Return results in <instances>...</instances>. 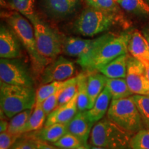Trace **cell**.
Wrapping results in <instances>:
<instances>
[{"label":"cell","instance_id":"obj_1","mask_svg":"<svg viewBox=\"0 0 149 149\" xmlns=\"http://www.w3.org/2000/svg\"><path fill=\"white\" fill-rule=\"evenodd\" d=\"M130 37L129 33H107L97 37L91 49L78 58L77 62L85 71H97L99 68L110 61L128 53Z\"/></svg>","mask_w":149,"mask_h":149},{"label":"cell","instance_id":"obj_2","mask_svg":"<svg viewBox=\"0 0 149 149\" xmlns=\"http://www.w3.org/2000/svg\"><path fill=\"white\" fill-rule=\"evenodd\" d=\"M1 17L27 51L33 70L37 74H41L48 62L40 55L37 50L33 24L27 18L16 10L1 13Z\"/></svg>","mask_w":149,"mask_h":149},{"label":"cell","instance_id":"obj_3","mask_svg":"<svg viewBox=\"0 0 149 149\" xmlns=\"http://www.w3.org/2000/svg\"><path fill=\"white\" fill-rule=\"evenodd\" d=\"M133 134L117 125L108 117L95 123L91 130V144L108 149H131Z\"/></svg>","mask_w":149,"mask_h":149},{"label":"cell","instance_id":"obj_4","mask_svg":"<svg viewBox=\"0 0 149 149\" xmlns=\"http://www.w3.org/2000/svg\"><path fill=\"white\" fill-rule=\"evenodd\" d=\"M36 104V92L33 87L13 85L0 82V105L8 118L28 109H32Z\"/></svg>","mask_w":149,"mask_h":149},{"label":"cell","instance_id":"obj_5","mask_svg":"<svg viewBox=\"0 0 149 149\" xmlns=\"http://www.w3.org/2000/svg\"><path fill=\"white\" fill-rule=\"evenodd\" d=\"M115 13L89 7L74 22V31L85 37H93L109 30L117 22Z\"/></svg>","mask_w":149,"mask_h":149},{"label":"cell","instance_id":"obj_6","mask_svg":"<svg viewBox=\"0 0 149 149\" xmlns=\"http://www.w3.org/2000/svg\"><path fill=\"white\" fill-rule=\"evenodd\" d=\"M107 117L117 125L133 134L143 129L144 122L131 96L112 100Z\"/></svg>","mask_w":149,"mask_h":149},{"label":"cell","instance_id":"obj_7","mask_svg":"<svg viewBox=\"0 0 149 149\" xmlns=\"http://www.w3.org/2000/svg\"><path fill=\"white\" fill-rule=\"evenodd\" d=\"M32 24L39 53L50 64L62 52L63 40L58 33L39 17Z\"/></svg>","mask_w":149,"mask_h":149},{"label":"cell","instance_id":"obj_8","mask_svg":"<svg viewBox=\"0 0 149 149\" xmlns=\"http://www.w3.org/2000/svg\"><path fill=\"white\" fill-rule=\"evenodd\" d=\"M1 81L8 84L33 87V79L29 70L17 59H3L0 60Z\"/></svg>","mask_w":149,"mask_h":149},{"label":"cell","instance_id":"obj_9","mask_svg":"<svg viewBox=\"0 0 149 149\" xmlns=\"http://www.w3.org/2000/svg\"><path fill=\"white\" fill-rule=\"evenodd\" d=\"M126 80L133 94L149 95V80L147 77L144 64L139 59L128 56Z\"/></svg>","mask_w":149,"mask_h":149},{"label":"cell","instance_id":"obj_10","mask_svg":"<svg viewBox=\"0 0 149 149\" xmlns=\"http://www.w3.org/2000/svg\"><path fill=\"white\" fill-rule=\"evenodd\" d=\"M75 67L73 62L63 56L52 61L41 73V82L46 84L55 81H65L73 77Z\"/></svg>","mask_w":149,"mask_h":149},{"label":"cell","instance_id":"obj_11","mask_svg":"<svg viewBox=\"0 0 149 149\" xmlns=\"http://www.w3.org/2000/svg\"><path fill=\"white\" fill-rule=\"evenodd\" d=\"M22 55L21 43L10 27L1 25L0 57L3 59H17Z\"/></svg>","mask_w":149,"mask_h":149},{"label":"cell","instance_id":"obj_12","mask_svg":"<svg viewBox=\"0 0 149 149\" xmlns=\"http://www.w3.org/2000/svg\"><path fill=\"white\" fill-rule=\"evenodd\" d=\"M93 124L94 123L89 119L86 111H78L73 118L67 123V130L68 133L78 137L84 144H86Z\"/></svg>","mask_w":149,"mask_h":149},{"label":"cell","instance_id":"obj_13","mask_svg":"<svg viewBox=\"0 0 149 149\" xmlns=\"http://www.w3.org/2000/svg\"><path fill=\"white\" fill-rule=\"evenodd\" d=\"M78 113L77 93L69 102L59 106L47 116L44 126L54 124H67Z\"/></svg>","mask_w":149,"mask_h":149},{"label":"cell","instance_id":"obj_14","mask_svg":"<svg viewBox=\"0 0 149 149\" xmlns=\"http://www.w3.org/2000/svg\"><path fill=\"white\" fill-rule=\"evenodd\" d=\"M43 6L50 15L64 17L72 14L79 5V0H42Z\"/></svg>","mask_w":149,"mask_h":149},{"label":"cell","instance_id":"obj_15","mask_svg":"<svg viewBox=\"0 0 149 149\" xmlns=\"http://www.w3.org/2000/svg\"><path fill=\"white\" fill-rule=\"evenodd\" d=\"M95 39L88 40L80 37H66L62 43V52L65 55L79 58L85 55L94 44Z\"/></svg>","mask_w":149,"mask_h":149},{"label":"cell","instance_id":"obj_16","mask_svg":"<svg viewBox=\"0 0 149 149\" xmlns=\"http://www.w3.org/2000/svg\"><path fill=\"white\" fill-rule=\"evenodd\" d=\"M66 133H68L67 124H54L44 126L40 130L31 132V134H29L28 137L54 144Z\"/></svg>","mask_w":149,"mask_h":149},{"label":"cell","instance_id":"obj_17","mask_svg":"<svg viewBox=\"0 0 149 149\" xmlns=\"http://www.w3.org/2000/svg\"><path fill=\"white\" fill-rule=\"evenodd\" d=\"M127 54L120 55L107 64L102 66L97 70L108 78H126L127 71V60L128 58Z\"/></svg>","mask_w":149,"mask_h":149},{"label":"cell","instance_id":"obj_18","mask_svg":"<svg viewBox=\"0 0 149 149\" xmlns=\"http://www.w3.org/2000/svg\"><path fill=\"white\" fill-rule=\"evenodd\" d=\"M112 95L109 89L105 86L101 94L99 95L91 109L86 110L89 119L93 123L97 122L105 116L109 110Z\"/></svg>","mask_w":149,"mask_h":149},{"label":"cell","instance_id":"obj_19","mask_svg":"<svg viewBox=\"0 0 149 149\" xmlns=\"http://www.w3.org/2000/svg\"><path fill=\"white\" fill-rule=\"evenodd\" d=\"M91 72L87 76V91L88 95V110L94 105L96 100L105 88L107 77L101 72Z\"/></svg>","mask_w":149,"mask_h":149},{"label":"cell","instance_id":"obj_20","mask_svg":"<svg viewBox=\"0 0 149 149\" xmlns=\"http://www.w3.org/2000/svg\"><path fill=\"white\" fill-rule=\"evenodd\" d=\"M128 52L136 58L149 61V46L141 32L135 31L130 34Z\"/></svg>","mask_w":149,"mask_h":149},{"label":"cell","instance_id":"obj_21","mask_svg":"<svg viewBox=\"0 0 149 149\" xmlns=\"http://www.w3.org/2000/svg\"><path fill=\"white\" fill-rule=\"evenodd\" d=\"M77 78V75L65 81H55L43 84L36 91V104H41L46 98L57 91L64 88Z\"/></svg>","mask_w":149,"mask_h":149},{"label":"cell","instance_id":"obj_22","mask_svg":"<svg viewBox=\"0 0 149 149\" xmlns=\"http://www.w3.org/2000/svg\"><path fill=\"white\" fill-rule=\"evenodd\" d=\"M106 87L112 95V100L126 98L132 96L133 93L130 90L125 78H108Z\"/></svg>","mask_w":149,"mask_h":149},{"label":"cell","instance_id":"obj_23","mask_svg":"<svg viewBox=\"0 0 149 149\" xmlns=\"http://www.w3.org/2000/svg\"><path fill=\"white\" fill-rule=\"evenodd\" d=\"M46 114L42 109V104H35L34 110L32 111L29 120L25 124L22 130V134H26L40 130L45 124L46 120Z\"/></svg>","mask_w":149,"mask_h":149},{"label":"cell","instance_id":"obj_24","mask_svg":"<svg viewBox=\"0 0 149 149\" xmlns=\"http://www.w3.org/2000/svg\"><path fill=\"white\" fill-rule=\"evenodd\" d=\"M120 8L136 15H149V5L144 0H115Z\"/></svg>","mask_w":149,"mask_h":149},{"label":"cell","instance_id":"obj_25","mask_svg":"<svg viewBox=\"0 0 149 149\" xmlns=\"http://www.w3.org/2000/svg\"><path fill=\"white\" fill-rule=\"evenodd\" d=\"M35 0H10V5L32 24L38 17L35 13Z\"/></svg>","mask_w":149,"mask_h":149},{"label":"cell","instance_id":"obj_26","mask_svg":"<svg viewBox=\"0 0 149 149\" xmlns=\"http://www.w3.org/2000/svg\"><path fill=\"white\" fill-rule=\"evenodd\" d=\"M32 109H28L12 117L10 122L7 131L15 135H21L22 130L29 120L31 113Z\"/></svg>","mask_w":149,"mask_h":149},{"label":"cell","instance_id":"obj_27","mask_svg":"<svg viewBox=\"0 0 149 149\" xmlns=\"http://www.w3.org/2000/svg\"><path fill=\"white\" fill-rule=\"evenodd\" d=\"M88 95L87 91V76L80 73V77L77 83V108L78 111L88 110Z\"/></svg>","mask_w":149,"mask_h":149},{"label":"cell","instance_id":"obj_28","mask_svg":"<svg viewBox=\"0 0 149 149\" xmlns=\"http://www.w3.org/2000/svg\"><path fill=\"white\" fill-rule=\"evenodd\" d=\"M131 97L139 110L143 122L149 128V97L135 94Z\"/></svg>","mask_w":149,"mask_h":149},{"label":"cell","instance_id":"obj_29","mask_svg":"<svg viewBox=\"0 0 149 149\" xmlns=\"http://www.w3.org/2000/svg\"><path fill=\"white\" fill-rule=\"evenodd\" d=\"M131 149H149V129H141L133 136Z\"/></svg>","mask_w":149,"mask_h":149},{"label":"cell","instance_id":"obj_30","mask_svg":"<svg viewBox=\"0 0 149 149\" xmlns=\"http://www.w3.org/2000/svg\"><path fill=\"white\" fill-rule=\"evenodd\" d=\"M84 144L78 137L70 133H66L53 145L58 148L70 149Z\"/></svg>","mask_w":149,"mask_h":149},{"label":"cell","instance_id":"obj_31","mask_svg":"<svg viewBox=\"0 0 149 149\" xmlns=\"http://www.w3.org/2000/svg\"><path fill=\"white\" fill-rule=\"evenodd\" d=\"M86 2L89 6L109 12L117 13L120 10L115 0H86Z\"/></svg>","mask_w":149,"mask_h":149},{"label":"cell","instance_id":"obj_32","mask_svg":"<svg viewBox=\"0 0 149 149\" xmlns=\"http://www.w3.org/2000/svg\"><path fill=\"white\" fill-rule=\"evenodd\" d=\"M80 77V74H77V78L72 81L71 84L68 85L67 86L61 91L59 96L58 100V107L63 105V104L69 102L71 99L74 96V95L77 93V83Z\"/></svg>","mask_w":149,"mask_h":149},{"label":"cell","instance_id":"obj_33","mask_svg":"<svg viewBox=\"0 0 149 149\" xmlns=\"http://www.w3.org/2000/svg\"><path fill=\"white\" fill-rule=\"evenodd\" d=\"M64 89V88H63ZM61 89L60 91H57L55 93H53V95H51V96L48 97V98H46L44 102H42V109H44V112L48 115L51 113L52 111H53L55 109H57L58 107V100H59V96L60 94L61 91L63 90Z\"/></svg>","mask_w":149,"mask_h":149},{"label":"cell","instance_id":"obj_34","mask_svg":"<svg viewBox=\"0 0 149 149\" xmlns=\"http://www.w3.org/2000/svg\"><path fill=\"white\" fill-rule=\"evenodd\" d=\"M19 137L8 131L0 133V149H10Z\"/></svg>","mask_w":149,"mask_h":149},{"label":"cell","instance_id":"obj_35","mask_svg":"<svg viewBox=\"0 0 149 149\" xmlns=\"http://www.w3.org/2000/svg\"><path fill=\"white\" fill-rule=\"evenodd\" d=\"M19 144L20 149H37L34 139L29 137L20 141Z\"/></svg>","mask_w":149,"mask_h":149},{"label":"cell","instance_id":"obj_36","mask_svg":"<svg viewBox=\"0 0 149 149\" xmlns=\"http://www.w3.org/2000/svg\"><path fill=\"white\" fill-rule=\"evenodd\" d=\"M34 140L35 141V144H36L37 149H58V148L55 146H52V145L48 144V142L39 140V139H34Z\"/></svg>","mask_w":149,"mask_h":149},{"label":"cell","instance_id":"obj_37","mask_svg":"<svg viewBox=\"0 0 149 149\" xmlns=\"http://www.w3.org/2000/svg\"><path fill=\"white\" fill-rule=\"evenodd\" d=\"M9 122L5 119V117H3L1 115V124H0V133L7 131L8 128Z\"/></svg>","mask_w":149,"mask_h":149},{"label":"cell","instance_id":"obj_38","mask_svg":"<svg viewBox=\"0 0 149 149\" xmlns=\"http://www.w3.org/2000/svg\"><path fill=\"white\" fill-rule=\"evenodd\" d=\"M141 33H142V35H144V38L146 39V42L148 43L149 46V25L145 26L144 29H142V31H141Z\"/></svg>","mask_w":149,"mask_h":149},{"label":"cell","instance_id":"obj_39","mask_svg":"<svg viewBox=\"0 0 149 149\" xmlns=\"http://www.w3.org/2000/svg\"><path fill=\"white\" fill-rule=\"evenodd\" d=\"M139 60H140L141 62L143 63V64H144L145 70H146L147 77H148V79L149 80V61L146 60V59H139Z\"/></svg>","mask_w":149,"mask_h":149},{"label":"cell","instance_id":"obj_40","mask_svg":"<svg viewBox=\"0 0 149 149\" xmlns=\"http://www.w3.org/2000/svg\"><path fill=\"white\" fill-rule=\"evenodd\" d=\"M91 148H92V147L91 146V145L88 144V143H86V144L81 145V146H79L78 147H76V148H70V149H91ZM59 149H61V148H59Z\"/></svg>","mask_w":149,"mask_h":149},{"label":"cell","instance_id":"obj_41","mask_svg":"<svg viewBox=\"0 0 149 149\" xmlns=\"http://www.w3.org/2000/svg\"><path fill=\"white\" fill-rule=\"evenodd\" d=\"M91 149H108L106 148H104V147H100V146H93Z\"/></svg>","mask_w":149,"mask_h":149},{"label":"cell","instance_id":"obj_42","mask_svg":"<svg viewBox=\"0 0 149 149\" xmlns=\"http://www.w3.org/2000/svg\"><path fill=\"white\" fill-rule=\"evenodd\" d=\"M12 149H20V147H19V144H16L15 147H13Z\"/></svg>","mask_w":149,"mask_h":149},{"label":"cell","instance_id":"obj_43","mask_svg":"<svg viewBox=\"0 0 149 149\" xmlns=\"http://www.w3.org/2000/svg\"><path fill=\"white\" fill-rule=\"evenodd\" d=\"M144 1H146V2L147 3H148V4L149 5V0H144Z\"/></svg>","mask_w":149,"mask_h":149},{"label":"cell","instance_id":"obj_44","mask_svg":"<svg viewBox=\"0 0 149 149\" xmlns=\"http://www.w3.org/2000/svg\"><path fill=\"white\" fill-rule=\"evenodd\" d=\"M148 97H149V95H148Z\"/></svg>","mask_w":149,"mask_h":149}]
</instances>
